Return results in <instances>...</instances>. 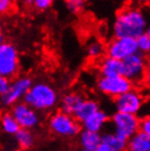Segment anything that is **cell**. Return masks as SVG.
I'll return each mask as SVG.
<instances>
[{"mask_svg":"<svg viewBox=\"0 0 150 151\" xmlns=\"http://www.w3.org/2000/svg\"><path fill=\"white\" fill-rule=\"evenodd\" d=\"M148 18L143 9L128 6L116 14L113 23L114 37L137 38L145 33L148 27Z\"/></svg>","mask_w":150,"mask_h":151,"instance_id":"obj_1","label":"cell"},{"mask_svg":"<svg viewBox=\"0 0 150 151\" xmlns=\"http://www.w3.org/2000/svg\"><path fill=\"white\" fill-rule=\"evenodd\" d=\"M23 101L38 112H49L59 103V95L56 89L44 81L33 82Z\"/></svg>","mask_w":150,"mask_h":151,"instance_id":"obj_2","label":"cell"},{"mask_svg":"<svg viewBox=\"0 0 150 151\" xmlns=\"http://www.w3.org/2000/svg\"><path fill=\"white\" fill-rule=\"evenodd\" d=\"M49 130L61 138H74L81 132V125L74 115L58 111L53 113L47 121Z\"/></svg>","mask_w":150,"mask_h":151,"instance_id":"obj_3","label":"cell"},{"mask_svg":"<svg viewBox=\"0 0 150 151\" xmlns=\"http://www.w3.org/2000/svg\"><path fill=\"white\" fill-rule=\"evenodd\" d=\"M147 68L148 59L139 52L122 60V76L127 78L133 84L143 82Z\"/></svg>","mask_w":150,"mask_h":151,"instance_id":"obj_4","label":"cell"},{"mask_svg":"<svg viewBox=\"0 0 150 151\" xmlns=\"http://www.w3.org/2000/svg\"><path fill=\"white\" fill-rule=\"evenodd\" d=\"M110 121L113 126V132L125 140L134 136L140 128V118L134 114L115 112L110 117Z\"/></svg>","mask_w":150,"mask_h":151,"instance_id":"obj_5","label":"cell"},{"mask_svg":"<svg viewBox=\"0 0 150 151\" xmlns=\"http://www.w3.org/2000/svg\"><path fill=\"white\" fill-rule=\"evenodd\" d=\"M20 70L19 52L12 43H0V75L14 78Z\"/></svg>","mask_w":150,"mask_h":151,"instance_id":"obj_6","label":"cell"},{"mask_svg":"<svg viewBox=\"0 0 150 151\" xmlns=\"http://www.w3.org/2000/svg\"><path fill=\"white\" fill-rule=\"evenodd\" d=\"M144 103H145V99L143 93L135 88H131V90L114 98L113 104H114L115 112L138 115V113H140V111L143 109Z\"/></svg>","mask_w":150,"mask_h":151,"instance_id":"obj_7","label":"cell"},{"mask_svg":"<svg viewBox=\"0 0 150 151\" xmlns=\"http://www.w3.org/2000/svg\"><path fill=\"white\" fill-rule=\"evenodd\" d=\"M32 84H33V80L27 76H21V77L14 78L12 81H10L7 92L0 96L1 104L6 107H9V106L14 105L15 103L20 102L24 99Z\"/></svg>","mask_w":150,"mask_h":151,"instance_id":"obj_8","label":"cell"},{"mask_svg":"<svg viewBox=\"0 0 150 151\" xmlns=\"http://www.w3.org/2000/svg\"><path fill=\"white\" fill-rule=\"evenodd\" d=\"M131 88H134V84L122 75L114 77H100L97 81V89L99 92L113 99L131 90Z\"/></svg>","mask_w":150,"mask_h":151,"instance_id":"obj_9","label":"cell"},{"mask_svg":"<svg viewBox=\"0 0 150 151\" xmlns=\"http://www.w3.org/2000/svg\"><path fill=\"white\" fill-rule=\"evenodd\" d=\"M137 52V42L133 37H113L105 45V54L118 60H123Z\"/></svg>","mask_w":150,"mask_h":151,"instance_id":"obj_10","label":"cell"},{"mask_svg":"<svg viewBox=\"0 0 150 151\" xmlns=\"http://www.w3.org/2000/svg\"><path fill=\"white\" fill-rule=\"evenodd\" d=\"M11 114L15 118V121L18 122L20 128L34 129L41 123V116L38 111L26 104L24 101H20L12 105Z\"/></svg>","mask_w":150,"mask_h":151,"instance_id":"obj_11","label":"cell"},{"mask_svg":"<svg viewBox=\"0 0 150 151\" xmlns=\"http://www.w3.org/2000/svg\"><path fill=\"white\" fill-rule=\"evenodd\" d=\"M110 122L109 114L106 113L104 110L99 109L92 113L90 116H88L84 121L81 123V127L87 130H91V132H101L105 128L106 124Z\"/></svg>","mask_w":150,"mask_h":151,"instance_id":"obj_12","label":"cell"},{"mask_svg":"<svg viewBox=\"0 0 150 151\" xmlns=\"http://www.w3.org/2000/svg\"><path fill=\"white\" fill-rule=\"evenodd\" d=\"M99 73L100 77H114L122 75V60L104 55L99 59Z\"/></svg>","mask_w":150,"mask_h":151,"instance_id":"obj_13","label":"cell"},{"mask_svg":"<svg viewBox=\"0 0 150 151\" xmlns=\"http://www.w3.org/2000/svg\"><path fill=\"white\" fill-rule=\"evenodd\" d=\"M83 100H84V96L81 93H79V92H69V93L65 94L59 100L58 104H59L60 111L72 115Z\"/></svg>","mask_w":150,"mask_h":151,"instance_id":"obj_14","label":"cell"},{"mask_svg":"<svg viewBox=\"0 0 150 151\" xmlns=\"http://www.w3.org/2000/svg\"><path fill=\"white\" fill-rule=\"evenodd\" d=\"M99 109H100V104L95 100L84 98V100L80 103V105L78 106V109L75 111V113L72 115L81 124L87 117L90 116L91 114L94 113L95 111H98Z\"/></svg>","mask_w":150,"mask_h":151,"instance_id":"obj_15","label":"cell"},{"mask_svg":"<svg viewBox=\"0 0 150 151\" xmlns=\"http://www.w3.org/2000/svg\"><path fill=\"white\" fill-rule=\"evenodd\" d=\"M126 151H150V136L143 132H137L127 140Z\"/></svg>","mask_w":150,"mask_h":151,"instance_id":"obj_16","label":"cell"},{"mask_svg":"<svg viewBox=\"0 0 150 151\" xmlns=\"http://www.w3.org/2000/svg\"><path fill=\"white\" fill-rule=\"evenodd\" d=\"M79 144L83 149H89L94 151L99 145L101 144V132H91L83 129L79 132Z\"/></svg>","mask_w":150,"mask_h":151,"instance_id":"obj_17","label":"cell"},{"mask_svg":"<svg viewBox=\"0 0 150 151\" xmlns=\"http://www.w3.org/2000/svg\"><path fill=\"white\" fill-rule=\"evenodd\" d=\"M101 141L109 145L115 151H126L127 148V140L117 136L114 132H105L101 135Z\"/></svg>","mask_w":150,"mask_h":151,"instance_id":"obj_18","label":"cell"},{"mask_svg":"<svg viewBox=\"0 0 150 151\" xmlns=\"http://www.w3.org/2000/svg\"><path fill=\"white\" fill-rule=\"evenodd\" d=\"M14 140L19 148L23 150H27L34 146L35 137H34L33 132H31V129L20 128L14 135Z\"/></svg>","mask_w":150,"mask_h":151,"instance_id":"obj_19","label":"cell"},{"mask_svg":"<svg viewBox=\"0 0 150 151\" xmlns=\"http://www.w3.org/2000/svg\"><path fill=\"white\" fill-rule=\"evenodd\" d=\"M0 127L2 129V132L7 135L14 136L17 132L20 129V126L18 122L15 121L13 115L10 113H4L0 116Z\"/></svg>","mask_w":150,"mask_h":151,"instance_id":"obj_20","label":"cell"},{"mask_svg":"<svg viewBox=\"0 0 150 151\" xmlns=\"http://www.w3.org/2000/svg\"><path fill=\"white\" fill-rule=\"evenodd\" d=\"M87 55L91 59H100L105 55V44L99 40H93L87 46Z\"/></svg>","mask_w":150,"mask_h":151,"instance_id":"obj_21","label":"cell"},{"mask_svg":"<svg viewBox=\"0 0 150 151\" xmlns=\"http://www.w3.org/2000/svg\"><path fill=\"white\" fill-rule=\"evenodd\" d=\"M137 42V47H138V52L140 54L145 55L146 57L150 56V36L147 34L146 32L139 35L136 38Z\"/></svg>","mask_w":150,"mask_h":151,"instance_id":"obj_22","label":"cell"},{"mask_svg":"<svg viewBox=\"0 0 150 151\" xmlns=\"http://www.w3.org/2000/svg\"><path fill=\"white\" fill-rule=\"evenodd\" d=\"M56 0H32V8L38 11H45L55 4Z\"/></svg>","mask_w":150,"mask_h":151,"instance_id":"obj_23","label":"cell"},{"mask_svg":"<svg viewBox=\"0 0 150 151\" xmlns=\"http://www.w3.org/2000/svg\"><path fill=\"white\" fill-rule=\"evenodd\" d=\"M14 0H0V15L10 14L14 10Z\"/></svg>","mask_w":150,"mask_h":151,"instance_id":"obj_24","label":"cell"},{"mask_svg":"<svg viewBox=\"0 0 150 151\" xmlns=\"http://www.w3.org/2000/svg\"><path fill=\"white\" fill-rule=\"evenodd\" d=\"M68 10L74 13V14H78L83 10L84 8V2H70V4H67Z\"/></svg>","mask_w":150,"mask_h":151,"instance_id":"obj_25","label":"cell"},{"mask_svg":"<svg viewBox=\"0 0 150 151\" xmlns=\"http://www.w3.org/2000/svg\"><path fill=\"white\" fill-rule=\"evenodd\" d=\"M139 130L145 132L148 136H150V115L144 117L143 119H140V128H139Z\"/></svg>","mask_w":150,"mask_h":151,"instance_id":"obj_26","label":"cell"},{"mask_svg":"<svg viewBox=\"0 0 150 151\" xmlns=\"http://www.w3.org/2000/svg\"><path fill=\"white\" fill-rule=\"evenodd\" d=\"M9 84H10V79L4 77V76L0 75V96L7 92Z\"/></svg>","mask_w":150,"mask_h":151,"instance_id":"obj_27","label":"cell"},{"mask_svg":"<svg viewBox=\"0 0 150 151\" xmlns=\"http://www.w3.org/2000/svg\"><path fill=\"white\" fill-rule=\"evenodd\" d=\"M94 151H115V150L112 147H110L109 145H106L105 142H102L101 141V144L99 145Z\"/></svg>","mask_w":150,"mask_h":151,"instance_id":"obj_28","label":"cell"},{"mask_svg":"<svg viewBox=\"0 0 150 151\" xmlns=\"http://www.w3.org/2000/svg\"><path fill=\"white\" fill-rule=\"evenodd\" d=\"M144 82L147 87L150 88V66H148V68L146 70V73H145V77H144Z\"/></svg>","mask_w":150,"mask_h":151,"instance_id":"obj_29","label":"cell"},{"mask_svg":"<svg viewBox=\"0 0 150 151\" xmlns=\"http://www.w3.org/2000/svg\"><path fill=\"white\" fill-rule=\"evenodd\" d=\"M4 42V30H2V27L0 25V43H2Z\"/></svg>","mask_w":150,"mask_h":151,"instance_id":"obj_30","label":"cell"},{"mask_svg":"<svg viewBox=\"0 0 150 151\" xmlns=\"http://www.w3.org/2000/svg\"><path fill=\"white\" fill-rule=\"evenodd\" d=\"M66 4H70V2H84L86 0H64Z\"/></svg>","mask_w":150,"mask_h":151,"instance_id":"obj_31","label":"cell"},{"mask_svg":"<svg viewBox=\"0 0 150 151\" xmlns=\"http://www.w3.org/2000/svg\"><path fill=\"white\" fill-rule=\"evenodd\" d=\"M138 2H140V4H148V2H150V0H137Z\"/></svg>","mask_w":150,"mask_h":151,"instance_id":"obj_32","label":"cell"},{"mask_svg":"<svg viewBox=\"0 0 150 151\" xmlns=\"http://www.w3.org/2000/svg\"><path fill=\"white\" fill-rule=\"evenodd\" d=\"M146 33L150 36V24H148V27H147V30H146Z\"/></svg>","mask_w":150,"mask_h":151,"instance_id":"obj_33","label":"cell"}]
</instances>
